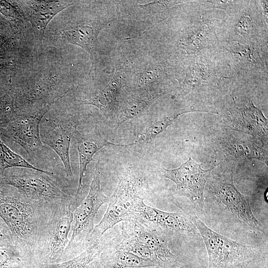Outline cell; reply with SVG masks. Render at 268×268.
Here are the masks:
<instances>
[{"mask_svg": "<svg viewBox=\"0 0 268 268\" xmlns=\"http://www.w3.org/2000/svg\"><path fill=\"white\" fill-rule=\"evenodd\" d=\"M30 54L20 49L13 60L10 90L18 114L46 115L72 88L67 77L62 51L35 39Z\"/></svg>", "mask_w": 268, "mask_h": 268, "instance_id": "cell-1", "label": "cell"}, {"mask_svg": "<svg viewBox=\"0 0 268 268\" xmlns=\"http://www.w3.org/2000/svg\"><path fill=\"white\" fill-rule=\"evenodd\" d=\"M60 207L32 200L16 188L0 184V217L10 229L21 253H35Z\"/></svg>", "mask_w": 268, "mask_h": 268, "instance_id": "cell-2", "label": "cell"}, {"mask_svg": "<svg viewBox=\"0 0 268 268\" xmlns=\"http://www.w3.org/2000/svg\"><path fill=\"white\" fill-rule=\"evenodd\" d=\"M141 186V181L130 168L119 177L117 186L109 198L106 212L94 227L88 247L98 242L116 224L131 219L139 220L144 204L140 194Z\"/></svg>", "mask_w": 268, "mask_h": 268, "instance_id": "cell-3", "label": "cell"}, {"mask_svg": "<svg viewBox=\"0 0 268 268\" xmlns=\"http://www.w3.org/2000/svg\"><path fill=\"white\" fill-rule=\"evenodd\" d=\"M52 172L15 167L5 170L0 184L11 186L30 199L59 207L73 198L54 178Z\"/></svg>", "mask_w": 268, "mask_h": 268, "instance_id": "cell-4", "label": "cell"}, {"mask_svg": "<svg viewBox=\"0 0 268 268\" xmlns=\"http://www.w3.org/2000/svg\"><path fill=\"white\" fill-rule=\"evenodd\" d=\"M59 13L48 26L43 40L50 46L60 42L81 47L90 56V72L95 70L98 35L104 25L94 17L72 16L63 11Z\"/></svg>", "mask_w": 268, "mask_h": 268, "instance_id": "cell-5", "label": "cell"}, {"mask_svg": "<svg viewBox=\"0 0 268 268\" xmlns=\"http://www.w3.org/2000/svg\"><path fill=\"white\" fill-rule=\"evenodd\" d=\"M206 247L211 268H230L250 261L256 249L233 241L209 228L197 215L189 214Z\"/></svg>", "mask_w": 268, "mask_h": 268, "instance_id": "cell-6", "label": "cell"}, {"mask_svg": "<svg viewBox=\"0 0 268 268\" xmlns=\"http://www.w3.org/2000/svg\"><path fill=\"white\" fill-rule=\"evenodd\" d=\"M40 124V135L43 143L48 145L62 161L67 175L72 177L69 158L71 139L78 132L77 115L61 108L52 109Z\"/></svg>", "mask_w": 268, "mask_h": 268, "instance_id": "cell-7", "label": "cell"}, {"mask_svg": "<svg viewBox=\"0 0 268 268\" xmlns=\"http://www.w3.org/2000/svg\"><path fill=\"white\" fill-rule=\"evenodd\" d=\"M100 173L98 160L95 164L88 193L73 210L72 234L65 256L81 245L87 246L94 227V221L97 212L102 205L108 202L109 198L104 194L101 188Z\"/></svg>", "mask_w": 268, "mask_h": 268, "instance_id": "cell-8", "label": "cell"}, {"mask_svg": "<svg viewBox=\"0 0 268 268\" xmlns=\"http://www.w3.org/2000/svg\"><path fill=\"white\" fill-rule=\"evenodd\" d=\"M75 207L74 201L63 205L51 219L44 238L36 252L42 264L63 262Z\"/></svg>", "mask_w": 268, "mask_h": 268, "instance_id": "cell-9", "label": "cell"}, {"mask_svg": "<svg viewBox=\"0 0 268 268\" xmlns=\"http://www.w3.org/2000/svg\"><path fill=\"white\" fill-rule=\"evenodd\" d=\"M45 115L17 114L10 122L0 126V135L20 145L31 161L41 159L44 146L40 138V124Z\"/></svg>", "mask_w": 268, "mask_h": 268, "instance_id": "cell-10", "label": "cell"}, {"mask_svg": "<svg viewBox=\"0 0 268 268\" xmlns=\"http://www.w3.org/2000/svg\"><path fill=\"white\" fill-rule=\"evenodd\" d=\"M215 163V161L210 168L204 170L202 164L197 163L190 157L178 168H164V176L176 184L179 195L201 208L204 206V187Z\"/></svg>", "mask_w": 268, "mask_h": 268, "instance_id": "cell-11", "label": "cell"}, {"mask_svg": "<svg viewBox=\"0 0 268 268\" xmlns=\"http://www.w3.org/2000/svg\"><path fill=\"white\" fill-rule=\"evenodd\" d=\"M213 189L218 201L238 221L253 229L263 231V225L253 214L248 199L236 187L232 174L218 178Z\"/></svg>", "mask_w": 268, "mask_h": 268, "instance_id": "cell-12", "label": "cell"}, {"mask_svg": "<svg viewBox=\"0 0 268 268\" xmlns=\"http://www.w3.org/2000/svg\"><path fill=\"white\" fill-rule=\"evenodd\" d=\"M17 2L26 21L31 25L34 39L41 42L54 18L74 3L72 0H22Z\"/></svg>", "mask_w": 268, "mask_h": 268, "instance_id": "cell-13", "label": "cell"}, {"mask_svg": "<svg viewBox=\"0 0 268 268\" xmlns=\"http://www.w3.org/2000/svg\"><path fill=\"white\" fill-rule=\"evenodd\" d=\"M122 231L123 237L132 239L150 249L161 265L175 257L166 240L140 221L135 219L125 221L122 224Z\"/></svg>", "mask_w": 268, "mask_h": 268, "instance_id": "cell-14", "label": "cell"}, {"mask_svg": "<svg viewBox=\"0 0 268 268\" xmlns=\"http://www.w3.org/2000/svg\"><path fill=\"white\" fill-rule=\"evenodd\" d=\"M231 125L235 130L248 134L264 142L268 139V120L252 101L244 107L230 111Z\"/></svg>", "mask_w": 268, "mask_h": 268, "instance_id": "cell-15", "label": "cell"}, {"mask_svg": "<svg viewBox=\"0 0 268 268\" xmlns=\"http://www.w3.org/2000/svg\"><path fill=\"white\" fill-rule=\"evenodd\" d=\"M73 137L76 141L79 163L78 184L74 201L78 204L82 191L84 174L87 165L91 161H94L93 158L94 155L105 146H127L135 144L136 143L129 144H115L104 138L100 134L96 131L87 134H82L78 131Z\"/></svg>", "mask_w": 268, "mask_h": 268, "instance_id": "cell-16", "label": "cell"}, {"mask_svg": "<svg viewBox=\"0 0 268 268\" xmlns=\"http://www.w3.org/2000/svg\"><path fill=\"white\" fill-rule=\"evenodd\" d=\"M139 220L147 225L173 231L194 233L196 228L183 214L164 211L144 204Z\"/></svg>", "mask_w": 268, "mask_h": 268, "instance_id": "cell-17", "label": "cell"}, {"mask_svg": "<svg viewBox=\"0 0 268 268\" xmlns=\"http://www.w3.org/2000/svg\"><path fill=\"white\" fill-rule=\"evenodd\" d=\"M121 86V81L116 72L109 84L98 94L89 98L77 100L79 104L91 105L98 108L106 117L112 118L117 113V98Z\"/></svg>", "mask_w": 268, "mask_h": 268, "instance_id": "cell-18", "label": "cell"}, {"mask_svg": "<svg viewBox=\"0 0 268 268\" xmlns=\"http://www.w3.org/2000/svg\"><path fill=\"white\" fill-rule=\"evenodd\" d=\"M160 95L158 92L145 90L130 97L118 111V125L142 114Z\"/></svg>", "mask_w": 268, "mask_h": 268, "instance_id": "cell-19", "label": "cell"}, {"mask_svg": "<svg viewBox=\"0 0 268 268\" xmlns=\"http://www.w3.org/2000/svg\"><path fill=\"white\" fill-rule=\"evenodd\" d=\"M215 39L214 30L206 24H199L185 30L180 44L187 52H195L209 46Z\"/></svg>", "mask_w": 268, "mask_h": 268, "instance_id": "cell-20", "label": "cell"}, {"mask_svg": "<svg viewBox=\"0 0 268 268\" xmlns=\"http://www.w3.org/2000/svg\"><path fill=\"white\" fill-rule=\"evenodd\" d=\"M222 143L226 150L236 158L256 159L268 164V152L252 141L226 137Z\"/></svg>", "mask_w": 268, "mask_h": 268, "instance_id": "cell-21", "label": "cell"}, {"mask_svg": "<svg viewBox=\"0 0 268 268\" xmlns=\"http://www.w3.org/2000/svg\"><path fill=\"white\" fill-rule=\"evenodd\" d=\"M105 265L106 268H144L159 266L153 260L118 249L108 257Z\"/></svg>", "mask_w": 268, "mask_h": 268, "instance_id": "cell-22", "label": "cell"}, {"mask_svg": "<svg viewBox=\"0 0 268 268\" xmlns=\"http://www.w3.org/2000/svg\"><path fill=\"white\" fill-rule=\"evenodd\" d=\"M104 244L100 240L87 247L85 251L77 256L60 263L42 264L44 268H86L101 253Z\"/></svg>", "mask_w": 268, "mask_h": 268, "instance_id": "cell-23", "label": "cell"}, {"mask_svg": "<svg viewBox=\"0 0 268 268\" xmlns=\"http://www.w3.org/2000/svg\"><path fill=\"white\" fill-rule=\"evenodd\" d=\"M15 167L27 168L43 171L28 162L7 146L0 138V179L6 170Z\"/></svg>", "mask_w": 268, "mask_h": 268, "instance_id": "cell-24", "label": "cell"}, {"mask_svg": "<svg viewBox=\"0 0 268 268\" xmlns=\"http://www.w3.org/2000/svg\"><path fill=\"white\" fill-rule=\"evenodd\" d=\"M189 112L190 111L173 115L159 120L151 121L147 125L136 141H143L146 143L153 141L159 134L165 130L180 115Z\"/></svg>", "mask_w": 268, "mask_h": 268, "instance_id": "cell-25", "label": "cell"}, {"mask_svg": "<svg viewBox=\"0 0 268 268\" xmlns=\"http://www.w3.org/2000/svg\"><path fill=\"white\" fill-rule=\"evenodd\" d=\"M0 13L6 19L26 24L27 22L17 2V0H0Z\"/></svg>", "mask_w": 268, "mask_h": 268, "instance_id": "cell-26", "label": "cell"}, {"mask_svg": "<svg viewBox=\"0 0 268 268\" xmlns=\"http://www.w3.org/2000/svg\"><path fill=\"white\" fill-rule=\"evenodd\" d=\"M16 114L12 92L9 90L0 97V126L10 122Z\"/></svg>", "mask_w": 268, "mask_h": 268, "instance_id": "cell-27", "label": "cell"}, {"mask_svg": "<svg viewBox=\"0 0 268 268\" xmlns=\"http://www.w3.org/2000/svg\"><path fill=\"white\" fill-rule=\"evenodd\" d=\"M230 50L236 58L244 63L256 64L260 58L259 53L254 49L248 46L233 43L230 46Z\"/></svg>", "mask_w": 268, "mask_h": 268, "instance_id": "cell-28", "label": "cell"}, {"mask_svg": "<svg viewBox=\"0 0 268 268\" xmlns=\"http://www.w3.org/2000/svg\"><path fill=\"white\" fill-rule=\"evenodd\" d=\"M21 253L0 247V268H21Z\"/></svg>", "mask_w": 268, "mask_h": 268, "instance_id": "cell-29", "label": "cell"}, {"mask_svg": "<svg viewBox=\"0 0 268 268\" xmlns=\"http://www.w3.org/2000/svg\"><path fill=\"white\" fill-rule=\"evenodd\" d=\"M0 247L19 251L10 229L0 217Z\"/></svg>", "mask_w": 268, "mask_h": 268, "instance_id": "cell-30", "label": "cell"}, {"mask_svg": "<svg viewBox=\"0 0 268 268\" xmlns=\"http://www.w3.org/2000/svg\"><path fill=\"white\" fill-rule=\"evenodd\" d=\"M252 27V22L250 18L243 16L237 25L236 28L238 33L243 35L249 34Z\"/></svg>", "mask_w": 268, "mask_h": 268, "instance_id": "cell-31", "label": "cell"}, {"mask_svg": "<svg viewBox=\"0 0 268 268\" xmlns=\"http://www.w3.org/2000/svg\"><path fill=\"white\" fill-rule=\"evenodd\" d=\"M15 64L14 61L0 63V77H11L14 72Z\"/></svg>", "mask_w": 268, "mask_h": 268, "instance_id": "cell-32", "label": "cell"}]
</instances>
